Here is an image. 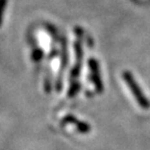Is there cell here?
Masks as SVG:
<instances>
[{
  "mask_svg": "<svg viewBox=\"0 0 150 150\" xmlns=\"http://www.w3.org/2000/svg\"><path fill=\"white\" fill-rule=\"evenodd\" d=\"M122 77H123L124 81L126 82L127 87L129 88L131 94H132L134 97L136 98L139 105H140L141 108L147 110V108H149L150 103H149V101H148V99L146 98V96L143 94V91L140 89L138 82L134 79L132 74H131L130 72H128V71H124V72L122 73Z\"/></svg>",
  "mask_w": 150,
  "mask_h": 150,
  "instance_id": "1",
  "label": "cell"
},
{
  "mask_svg": "<svg viewBox=\"0 0 150 150\" xmlns=\"http://www.w3.org/2000/svg\"><path fill=\"white\" fill-rule=\"evenodd\" d=\"M89 66H90V70H91V74H92V79L94 81V84L98 91L102 90V83H101V79L100 76H99V69H98V64L94 59H91L89 62Z\"/></svg>",
  "mask_w": 150,
  "mask_h": 150,
  "instance_id": "2",
  "label": "cell"
},
{
  "mask_svg": "<svg viewBox=\"0 0 150 150\" xmlns=\"http://www.w3.org/2000/svg\"><path fill=\"white\" fill-rule=\"evenodd\" d=\"M6 4H7V0H0V26L2 24L3 15H4Z\"/></svg>",
  "mask_w": 150,
  "mask_h": 150,
  "instance_id": "3",
  "label": "cell"
}]
</instances>
